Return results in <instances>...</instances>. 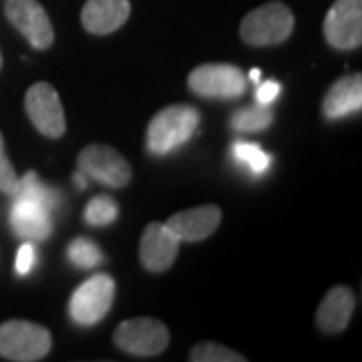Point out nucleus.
<instances>
[{"mask_svg":"<svg viewBox=\"0 0 362 362\" xmlns=\"http://www.w3.org/2000/svg\"><path fill=\"white\" fill-rule=\"evenodd\" d=\"M199 125V111L192 105H171L157 111L147 127V149L165 156L187 141Z\"/></svg>","mask_w":362,"mask_h":362,"instance_id":"f257e3e1","label":"nucleus"},{"mask_svg":"<svg viewBox=\"0 0 362 362\" xmlns=\"http://www.w3.org/2000/svg\"><path fill=\"white\" fill-rule=\"evenodd\" d=\"M294 30V14L284 2H266L247 13L240 25V37L252 47L284 42Z\"/></svg>","mask_w":362,"mask_h":362,"instance_id":"f03ea898","label":"nucleus"},{"mask_svg":"<svg viewBox=\"0 0 362 362\" xmlns=\"http://www.w3.org/2000/svg\"><path fill=\"white\" fill-rule=\"evenodd\" d=\"M52 349L51 332L28 320L0 324V356L14 362L42 361Z\"/></svg>","mask_w":362,"mask_h":362,"instance_id":"7ed1b4c3","label":"nucleus"},{"mask_svg":"<svg viewBox=\"0 0 362 362\" xmlns=\"http://www.w3.org/2000/svg\"><path fill=\"white\" fill-rule=\"evenodd\" d=\"M115 300V280L109 274H95L71 296L69 314L81 326L101 322Z\"/></svg>","mask_w":362,"mask_h":362,"instance_id":"20e7f679","label":"nucleus"},{"mask_svg":"<svg viewBox=\"0 0 362 362\" xmlns=\"http://www.w3.org/2000/svg\"><path fill=\"white\" fill-rule=\"evenodd\" d=\"M78 171L93 181H99L107 187H125L131 181V165L125 157L117 149L103 145V143H90L77 157Z\"/></svg>","mask_w":362,"mask_h":362,"instance_id":"39448f33","label":"nucleus"},{"mask_svg":"<svg viewBox=\"0 0 362 362\" xmlns=\"http://www.w3.org/2000/svg\"><path fill=\"white\" fill-rule=\"evenodd\" d=\"M246 77L242 69L228 63H204L187 77L192 93L209 99H235L246 93Z\"/></svg>","mask_w":362,"mask_h":362,"instance_id":"423d86ee","label":"nucleus"},{"mask_svg":"<svg viewBox=\"0 0 362 362\" xmlns=\"http://www.w3.org/2000/svg\"><path fill=\"white\" fill-rule=\"evenodd\" d=\"M169 330L156 318H131L117 326L113 340L123 352L135 356H156L168 349Z\"/></svg>","mask_w":362,"mask_h":362,"instance_id":"0eeeda50","label":"nucleus"},{"mask_svg":"<svg viewBox=\"0 0 362 362\" xmlns=\"http://www.w3.org/2000/svg\"><path fill=\"white\" fill-rule=\"evenodd\" d=\"M26 115L30 123L37 129L49 137V139H59L66 131L65 109L61 105L59 93L54 90L49 83H35L30 89L26 90L25 97Z\"/></svg>","mask_w":362,"mask_h":362,"instance_id":"6e6552de","label":"nucleus"},{"mask_svg":"<svg viewBox=\"0 0 362 362\" xmlns=\"http://www.w3.org/2000/svg\"><path fill=\"white\" fill-rule=\"evenodd\" d=\"M4 13L8 23L28 40L33 49L47 51L54 42L51 18L37 0H6Z\"/></svg>","mask_w":362,"mask_h":362,"instance_id":"1a4fd4ad","label":"nucleus"},{"mask_svg":"<svg viewBox=\"0 0 362 362\" xmlns=\"http://www.w3.org/2000/svg\"><path fill=\"white\" fill-rule=\"evenodd\" d=\"M324 37L338 51L358 49L362 42V0H337L324 18Z\"/></svg>","mask_w":362,"mask_h":362,"instance_id":"9d476101","label":"nucleus"},{"mask_svg":"<svg viewBox=\"0 0 362 362\" xmlns=\"http://www.w3.org/2000/svg\"><path fill=\"white\" fill-rule=\"evenodd\" d=\"M180 252V238L165 223L153 221L145 228L139 244V259L147 272L161 274L173 266Z\"/></svg>","mask_w":362,"mask_h":362,"instance_id":"9b49d317","label":"nucleus"},{"mask_svg":"<svg viewBox=\"0 0 362 362\" xmlns=\"http://www.w3.org/2000/svg\"><path fill=\"white\" fill-rule=\"evenodd\" d=\"M221 209L218 206H199L173 214L165 226L180 238V242H202L218 230Z\"/></svg>","mask_w":362,"mask_h":362,"instance_id":"f8f14e48","label":"nucleus"},{"mask_svg":"<svg viewBox=\"0 0 362 362\" xmlns=\"http://www.w3.org/2000/svg\"><path fill=\"white\" fill-rule=\"evenodd\" d=\"M11 226L13 232L26 242H42L52 232L51 209L37 202L14 197L11 209Z\"/></svg>","mask_w":362,"mask_h":362,"instance_id":"ddd939ff","label":"nucleus"},{"mask_svg":"<svg viewBox=\"0 0 362 362\" xmlns=\"http://www.w3.org/2000/svg\"><path fill=\"white\" fill-rule=\"evenodd\" d=\"M129 14V0H87L81 23L90 35H111L127 23Z\"/></svg>","mask_w":362,"mask_h":362,"instance_id":"4468645a","label":"nucleus"},{"mask_svg":"<svg viewBox=\"0 0 362 362\" xmlns=\"http://www.w3.org/2000/svg\"><path fill=\"white\" fill-rule=\"evenodd\" d=\"M354 312V294L346 286H334L316 310V324L322 332L338 334L349 326Z\"/></svg>","mask_w":362,"mask_h":362,"instance_id":"2eb2a0df","label":"nucleus"},{"mask_svg":"<svg viewBox=\"0 0 362 362\" xmlns=\"http://www.w3.org/2000/svg\"><path fill=\"white\" fill-rule=\"evenodd\" d=\"M362 107V75L354 73L349 77L338 78L328 89L322 101V113L326 119H342V117L358 113Z\"/></svg>","mask_w":362,"mask_h":362,"instance_id":"dca6fc26","label":"nucleus"},{"mask_svg":"<svg viewBox=\"0 0 362 362\" xmlns=\"http://www.w3.org/2000/svg\"><path fill=\"white\" fill-rule=\"evenodd\" d=\"M274 121V115L268 109V105H250L244 109H238L230 119V125L235 131H244V133H256V131L268 129Z\"/></svg>","mask_w":362,"mask_h":362,"instance_id":"f3484780","label":"nucleus"},{"mask_svg":"<svg viewBox=\"0 0 362 362\" xmlns=\"http://www.w3.org/2000/svg\"><path fill=\"white\" fill-rule=\"evenodd\" d=\"M14 197H23V199H30L37 202L40 206L54 209L57 206V194L49 189L47 185H42L37 175V171H28L25 177H18V187L14 192Z\"/></svg>","mask_w":362,"mask_h":362,"instance_id":"a211bd4d","label":"nucleus"},{"mask_svg":"<svg viewBox=\"0 0 362 362\" xmlns=\"http://www.w3.org/2000/svg\"><path fill=\"white\" fill-rule=\"evenodd\" d=\"M66 258L73 266L83 268V270H90L103 262V252L89 238H77L66 247Z\"/></svg>","mask_w":362,"mask_h":362,"instance_id":"6ab92c4d","label":"nucleus"},{"mask_svg":"<svg viewBox=\"0 0 362 362\" xmlns=\"http://www.w3.org/2000/svg\"><path fill=\"white\" fill-rule=\"evenodd\" d=\"M192 362H244L246 356L232 349H226L218 342H199L189 352Z\"/></svg>","mask_w":362,"mask_h":362,"instance_id":"aec40b11","label":"nucleus"},{"mask_svg":"<svg viewBox=\"0 0 362 362\" xmlns=\"http://www.w3.org/2000/svg\"><path fill=\"white\" fill-rule=\"evenodd\" d=\"M117 216H119V206L109 195L93 197L85 207V221L90 226H99V228L109 226L117 220Z\"/></svg>","mask_w":362,"mask_h":362,"instance_id":"412c9836","label":"nucleus"},{"mask_svg":"<svg viewBox=\"0 0 362 362\" xmlns=\"http://www.w3.org/2000/svg\"><path fill=\"white\" fill-rule=\"evenodd\" d=\"M233 156L238 157V161H242L244 165L252 169L254 173H264L266 169L270 168V156L254 143H235L233 145Z\"/></svg>","mask_w":362,"mask_h":362,"instance_id":"4be33fe9","label":"nucleus"},{"mask_svg":"<svg viewBox=\"0 0 362 362\" xmlns=\"http://www.w3.org/2000/svg\"><path fill=\"white\" fill-rule=\"evenodd\" d=\"M18 187V177L14 171L11 159L6 156V147H4V137L0 133V192L6 195H13Z\"/></svg>","mask_w":362,"mask_h":362,"instance_id":"5701e85b","label":"nucleus"},{"mask_svg":"<svg viewBox=\"0 0 362 362\" xmlns=\"http://www.w3.org/2000/svg\"><path fill=\"white\" fill-rule=\"evenodd\" d=\"M35 259H37V250H35V246H33L30 242H26V244H23V246L18 247V252H16L14 268H16V272H18L21 276H26L28 272L33 270Z\"/></svg>","mask_w":362,"mask_h":362,"instance_id":"b1692460","label":"nucleus"},{"mask_svg":"<svg viewBox=\"0 0 362 362\" xmlns=\"http://www.w3.org/2000/svg\"><path fill=\"white\" fill-rule=\"evenodd\" d=\"M278 93H280V85L276 83V81H266V83H262L256 90V103L259 105H270L276 101V97H278Z\"/></svg>","mask_w":362,"mask_h":362,"instance_id":"393cba45","label":"nucleus"},{"mask_svg":"<svg viewBox=\"0 0 362 362\" xmlns=\"http://www.w3.org/2000/svg\"><path fill=\"white\" fill-rule=\"evenodd\" d=\"M75 183H77V187H81V189H85L87 187V180H85V175L78 171V173H75Z\"/></svg>","mask_w":362,"mask_h":362,"instance_id":"a878e982","label":"nucleus"},{"mask_svg":"<svg viewBox=\"0 0 362 362\" xmlns=\"http://www.w3.org/2000/svg\"><path fill=\"white\" fill-rule=\"evenodd\" d=\"M259 77H262V71H259V69H254V71L250 73V78H252V81H256V83L259 81Z\"/></svg>","mask_w":362,"mask_h":362,"instance_id":"bb28decb","label":"nucleus"},{"mask_svg":"<svg viewBox=\"0 0 362 362\" xmlns=\"http://www.w3.org/2000/svg\"><path fill=\"white\" fill-rule=\"evenodd\" d=\"M0 69H2V54H0Z\"/></svg>","mask_w":362,"mask_h":362,"instance_id":"cd10ccee","label":"nucleus"}]
</instances>
